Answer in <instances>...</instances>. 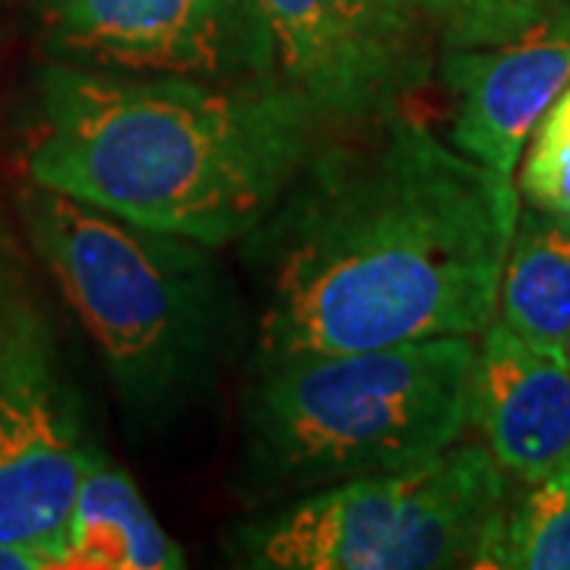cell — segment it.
<instances>
[{"label": "cell", "mask_w": 570, "mask_h": 570, "mask_svg": "<svg viewBox=\"0 0 570 570\" xmlns=\"http://www.w3.org/2000/svg\"><path fill=\"white\" fill-rule=\"evenodd\" d=\"M336 130L298 86L51 63L29 184L223 250L242 245Z\"/></svg>", "instance_id": "7a4b0ae2"}, {"label": "cell", "mask_w": 570, "mask_h": 570, "mask_svg": "<svg viewBox=\"0 0 570 570\" xmlns=\"http://www.w3.org/2000/svg\"><path fill=\"white\" fill-rule=\"evenodd\" d=\"M32 279L0 219V539L45 546L61 561L77 485L102 453Z\"/></svg>", "instance_id": "8992f818"}, {"label": "cell", "mask_w": 570, "mask_h": 570, "mask_svg": "<svg viewBox=\"0 0 570 570\" xmlns=\"http://www.w3.org/2000/svg\"><path fill=\"white\" fill-rule=\"evenodd\" d=\"M475 570H570V466L508 494L482 532Z\"/></svg>", "instance_id": "4fadbf2b"}, {"label": "cell", "mask_w": 570, "mask_h": 570, "mask_svg": "<svg viewBox=\"0 0 570 570\" xmlns=\"http://www.w3.org/2000/svg\"><path fill=\"white\" fill-rule=\"evenodd\" d=\"M517 190L530 206L570 216V86L535 124Z\"/></svg>", "instance_id": "9a60e30c"}, {"label": "cell", "mask_w": 570, "mask_h": 570, "mask_svg": "<svg viewBox=\"0 0 570 570\" xmlns=\"http://www.w3.org/2000/svg\"><path fill=\"white\" fill-rule=\"evenodd\" d=\"M564 355H568V365H570V336H568V348H564Z\"/></svg>", "instance_id": "e0dca14e"}, {"label": "cell", "mask_w": 570, "mask_h": 570, "mask_svg": "<svg viewBox=\"0 0 570 570\" xmlns=\"http://www.w3.org/2000/svg\"><path fill=\"white\" fill-rule=\"evenodd\" d=\"M0 570H58V554L32 542L0 539Z\"/></svg>", "instance_id": "2e32d148"}, {"label": "cell", "mask_w": 570, "mask_h": 570, "mask_svg": "<svg viewBox=\"0 0 570 570\" xmlns=\"http://www.w3.org/2000/svg\"><path fill=\"white\" fill-rule=\"evenodd\" d=\"M181 546L146 508L134 479L96 456L67 517L58 570H181Z\"/></svg>", "instance_id": "8fae6325"}, {"label": "cell", "mask_w": 570, "mask_h": 570, "mask_svg": "<svg viewBox=\"0 0 570 570\" xmlns=\"http://www.w3.org/2000/svg\"><path fill=\"white\" fill-rule=\"evenodd\" d=\"M51 32L70 63L204 80L279 73L257 0H51Z\"/></svg>", "instance_id": "ba28073f"}, {"label": "cell", "mask_w": 570, "mask_h": 570, "mask_svg": "<svg viewBox=\"0 0 570 570\" xmlns=\"http://www.w3.org/2000/svg\"><path fill=\"white\" fill-rule=\"evenodd\" d=\"M438 51L489 48L527 32L561 0H412Z\"/></svg>", "instance_id": "5bb4252c"}, {"label": "cell", "mask_w": 570, "mask_h": 570, "mask_svg": "<svg viewBox=\"0 0 570 570\" xmlns=\"http://www.w3.org/2000/svg\"><path fill=\"white\" fill-rule=\"evenodd\" d=\"M26 245L102 355L137 428L171 425L242 346V302L216 247L29 184Z\"/></svg>", "instance_id": "3957f363"}, {"label": "cell", "mask_w": 570, "mask_h": 570, "mask_svg": "<svg viewBox=\"0 0 570 570\" xmlns=\"http://www.w3.org/2000/svg\"><path fill=\"white\" fill-rule=\"evenodd\" d=\"M441 80L453 96L450 142L517 178L535 124L570 86V0L501 45L441 51Z\"/></svg>", "instance_id": "9c48e42d"}, {"label": "cell", "mask_w": 570, "mask_h": 570, "mask_svg": "<svg viewBox=\"0 0 570 570\" xmlns=\"http://www.w3.org/2000/svg\"><path fill=\"white\" fill-rule=\"evenodd\" d=\"M520 190L396 108L336 127L245 242L264 283L254 365L482 336Z\"/></svg>", "instance_id": "6da1fadb"}, {"label": "cell", "mask_w": 570, "mask_h": 570, "mask_svg": "<svg viewBox=\"0 0 570 570\" xmlns=\"http://www.w3.org/2000/svg\"><path fill=\"white\" fill-rule=\"evenodd\" d=\"M472 336L254 365L245 396L247 482L295 498L434 460L469 431Z\"/></svg>", "instance_id": "277c9868"}, {"label": "cell", "mask_w": 570, "mask_h": 570, "mask_svg": "<svg viewBox=\"0 0 570 570\" xmlns=\"http://www.w3.org/2000/svg\"><path fill=\"white\" fill-rule=\"evenodd\" d=\"M279 73L336 127L384 118L422 89L438 41L412 0H257Z\"/></svg>", "instance_id": "52a82bcc"}, {"label": "cell", "mask_w": 570, "mask_h": 570, "mask_svg": "<svg viewBox=\"0 0 570 570\" xmlns=\"http://www.w3.org/2000/svg\"><path fill=\"white\" fill-rule=\"evenodd\" d=\"M494 317L530 346L564 355L570 336L568 213L520 204Z\"/></svg>", "instance_id": "7c38bea8"}, {"label": "cell", "mask_w": 570, "mask_h": 570, "mask_svg": "<svg viewBox=\"0 0 570 570\" xmlns=\"http://www.w3.org/2000/svg\"><path fill=\"white\" fill-rule=\"evenodd\" d=\"M510 475L482 441H456L419 466L305 491L228 532L254 570L469 568Z\"/></svg>", "instance_id": "5b68a950"}, {"label": "cell", "mask_w": 570, "mask_h": 570, "mask_svg": "<svg viewBox=\"0 0 570 570\" xmlns=\"http://www.w3.org/2000/svg\"><path fill=\"white\" fill-rule=\"evenodd\" d=\"M469 428L517 485L570 466V365L520 340L498 317L475 346Z\"/></svg>", "instance_id": "30bf717a"}]
</instances>
